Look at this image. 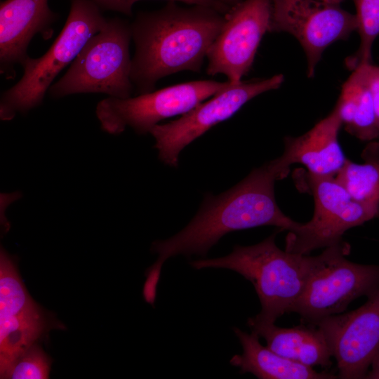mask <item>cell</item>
Wrapping results in <instances>:
<instances>
[{
  "label": "cell",
  "mask_w": 379,
  "mask_h": 379,
  "mask_svg": "<svg viewBox=\"0 0 379 379\" xmlns=\"http://www.w3.org/2000/svg\"><path fill=\"white\" fill-rule=\"evenodd\" d=\"M131 24L119 18L107 19L72 62L67 72L48 89L60 98L77 93H105L117 98H130L132 59L129 45Z\"/></svg>",
  "instance_id": "5"
},
{
  "label": "cell",
  "mask_w": 379,
  "mask_h": 379,
  "mask_svg": "<svg viewBox=\"0 0 379 379\" xmlns=\"http://www.w3.org/2000/svg\"><path fill=\"white\" fill-rule=\"evenodd\" d=\"M55 324L29 295L13 259L0 253V373Z\"/></svg>",
  "instance_id": "13"
},
{
  "label": "cell",
  "mask_w": 379,
  "mask_h": 379,
  "mask_svg": "<svg viewBox=\"0 0 379 379\" xmlns=\"http://www.w3.org/2000/svg\"><path fill=\"white\" fill-rule=\"evenodd\" d=\"M251 332L266 341V346L277 354L307 366L332 365V352L327 340L315 325L281 328L274 323L248 319Z\"/></svg>",
  "instance_id": "16"
},
{
  "label": "cell",
  "mask_w": 379,
  "mask_h": 379,
  "mask_svg": "<svg viewBox=\"0 0 379 379\" xmlns=\"http://www.w3.org/2000/svg\"><path fill=\"white\" fill-rule=\"evenodd\" d=\"M320 1L330 4H335V5H340V3H342L344 0H319Z\"/></svg>",
  "instance_id": "25"
},
{
  "label": "cell",
  "mask_w": 379,
  "mask_h": 379,
  "mask_svg": "<svg viewBox=\"0 0 379 379\" xmlns=\"http://www.w3.org/2000/svg\"><path fill=\"white\" fill-rule=\"evenodd\" d=\"M100 9L113 11L124 13L128 16L132 15L133 5L141 0H91ZM169 1H180L190 5H199L212 8L225 15L230 7L220 0H167Z\"/></svg>",
  "instance_id": "22"
},
{
  "label": "cell",
  "mask_w": 379,
  "mask_h": 379,
  "mask_svg": "<svg viewBox=\"0 0 379 379\" xmlns=\"http://www.w3.org/2000/svg\"><path fill=\"white\" fill-rule=\"evenodd\" d=\"M337 362V377L379 379V286L360 307L316 324Z\"/></svg>",
  "instance_id": "10"
},
{
  "label": "cell",
  "mask_w": 379,
  "mask_h": 379,
  "mask_svg": "<svg viewBox=\"0 0 379 379\" xmlns=\"http://www.w3.org/2000/svg\"><path fill=\"white\" fill-rule=\"evenodd\" d=\"M220 1L230 8L231 6H234L237 2H239L240 0H220Z\"/></svg>",
  "instance_id": "24"
},
{
  "label": "cell",
  "mask_w": 379,
  "mask_h": 379,
  "mask_svg": "<svg viewBox=\"0 0 379 379\" xmlns=\"http://www.w3.org/2000/svg\"><path fill=\"white\" fill-rule=\"evenodd\" d=\"M356 7L360 45L356 54L348 60L353 69L360 64L372 62V46L379 35V0H352Z\"/></svg>",
  "instance_id": "20"
},
{
  "label": "cell",
  "mask_w": 379,
  "mask_h": 379,
  "mask_svg": "<svg viewBox=\"0 0 379 379\" xmlns=\"http://www.w3.org/2000/svg\"><path fill=\"white\" fill-rule=\"evenodd\" d=\"M357 29L356 15L319 0H272L270 32L292 34L302 46L312 77L324 51Z\"/></svg>",
  "instance_id": "11"
},
{
  "label": "cell",
  "mask_w": 379,
  "mask_h": 379,
  "mask_svg": "<svg viewBox=\"0 0 379 379\" xmlns=\"http://www.w3.org/2000/svg\"><path fill=\"white\" fill-rule=\"evenodd\" d=\"M289 168L279 157L253 169L244 180L218 196L207 194L197 214L178 234L153 242L157 261L145 272L144 288L157 291L161 267L171 257L206 255L226 234L259 226L272 225L291 231L300 222L286 215L277 204L274 184L285 178Z\"/></svg>",
  "instance_id": "1"
},
{
  "label": "cell",
  "mask_w": 379,
  "mask_h": 379,
  "mask_svg": "<svg viewBox=\"0 0 379 379\" xmlns=\"http://www.w3.org/2000/svg\"><path fill=\"white\" fill-rule=\"evenodd\" d=\"M282 74L270 78L231 83L226 88L201 102L176 120L157 124L149 131L155 140L160 160L176 167L180 152L215 125L233 116L254 97L279 88Z\"/></svg>",
  "instance_id": "9"
},
{
  "label": "cell",
  "mask_w": 379,
  "mask_h": 379,
  "mask_svg": "<svg viewBox=\"0 0 379 379\" xmlns=\"http://www.w3.org/2000/svg\"><path fill=\"white\" fill-rule=\"evenodd\" d=\"M107 20L91 0H71L66 22L55 41L41 57L29 56L22 64L23 74L4 91L0 100V118L10 121L39 106L57 75L79 55L88 39Z\"/></svg>",
  "instance_id": "4"
},
{
  "label": "cell",
  "mask_w": 379,
  "mask_h": 379,
  "mask_svg": "<svg viewBox=\"0 0 379 379\" xmlns=\"http://www.w3.org/2000/svg\"><path fill=\"white\" fill-rule=\"evenodd\" d=\"M52 363L41 347L35 343L17 356L0 373L1 378L9 379H46L49 378Z\"/></svg>",
  "instance_id": "21"
},
{
  "label": "cell",
  "mask_w": 379,
  "mask_h": 379,
  "mask_svg": "<svg viewBox=\"0 0 379 379\" xmlns=\"http://www.w3.org/2000/svg\"><path fill=\"white\" fill-rule=\"evenodd\" d=\"M231 83L192 81L133 98L108 97L98 102L96 115L102 130L109 134H120L127 126L146 134L160 121L190 112Z\"/></svg>",
  "instance_id": "8"
},
{
  "label": "cell",
  "mask_w": 379,
  "mask_h": 379,
  "mask_svg": "<svg viewBox=\"0 0 379 379\" xmlns=\"http://www.w3.org/2000/svg\"><path fill=\"white\" fill-rule=\"evenodd\" d=\"M342 121L335 107L310 131L298 137L284 139L280 158L288 168L294 164L305 166L308 173L335 177L347 161L338 142Z\"/></svg>",
  "instance_id": "15"
},
{
  "label": "cell",
  "mask_w": 379,
  "mask_h": 379,
  "mask_svg": "<svg viewBox=\"0 0 379 379\" xmlns=\"http://www.w3.org/2000/svg\"><path fill=\"white\" fill-rule=\"evenodd\" d=\"M350 248L343 241L310 255L305 285L293 310L306 324L342 313L352 301L368 297L379 286V265L348 260Z\"/></svg>",
  "instance_id": "6"
},
{
  "label": "cell",
  "mask_w": 379,
  "mask_h": 379,
  "mask_svg": "<svg viewBox=\"0 0 379 379\" xmlns=\"http://www.w3.org/2000/svg\"><path fill=\"white\" fill-rule=\"evenodd\" d=\"M233 331L243 348L241 354H235L230 364L239 368L241 373H251L260 379H333L337 375L317 372L311 366L285 358L262 345L259 336L238 328Z\"/></svg>",
  "instance_id": "17"
},
{
  "label": "cell",
  "mask_w": 379,
  "mask_h": 379,
  "mask_svg": "<svg viewBox=\"0 0 379 379\" xmlns=\"http://www.w3.org/2000/svg\"><path fill=\"white\" fill-rule=\"evenodd\" d=\"M305 173L304 186L314 203L312 218L288 231L285 250L302 255L343 241L344 233L379 217V209L354 199L335 178Z\"/></svg>",
  "instance_id": "7"
},
{
  "label": "cell",
  "mask_w": 379,
  "mask_h": 379,
  "mask_svg": "<svg viewBox=\"0 0 379 379\" xmlns=\"http://www.w3.org/2000/svg\"><path fill=\"white\" fill-rule=\"evenodd\" d=\"M279 231L257 244L237 245L226 256L194 260L190 265L197 270L224 268L242 275L253 285L261 304L260 313L252 319L275 323L285 313L293 312L303 291L310 263L309 255L277 246Z\"/></svg>",
  "instance_id": "3"
},
{
  "label": "cell",
  "mask_w": 379,
  "mask_h": 379,
  "mask_svg": "<svg viewBox=\"0 0 379 379\" xmlns=\"http://www.w3.org/2000/svg\"><path fill=\"white\" fill-rule=\"evenodd\" d=\"M361 157V164L347 159L335 178L354 199L379 209V141L369 142Z\"/></svg>",
  "instance_id": "19"
},
{
  "label": "cell",
  "mask_w": 379,
  "mask_h": 379,
  "mask_svg": "<svg viewBox=\"0 0 379 379\" xmlns=\"http://www.w3.org/2000/svg\"><path fill=\"white\" fill-rule=\"evenodd\" d=\"M224 22L215 9L175 1L138 13L131 24L135 46L131 79L136 91L152 92L159 79L180 71L199 72Z\"/></svg>",
  "instance_id": "2"
},
{
  "label": "cell",
  "mask_w": 379,
  "mask_h": 379,
  "mask_svg": "<svg viewBox=\"0 0 379 379\" xmlns=\"http://www.w3.org/2000/svg\"><path fill=\"white\" fill-rule=\"evenodd\" d=\"M365 80L370 88L379 131V66L372 62L360 64Z\"/></svg>",
  "instance_id": "23"
},
{
  "label": "cell",
  "mask_w": 379,
  "mask_h": 379,
  "mask_svg": "<svg viewBox=\"0 0 379 379\" xmlns=\"http://www.w3.org/2000/svg\"><path fill=\"white\" fill-rule=\"evenodd\" d=\"M224 16L207 53L206 73L222 74L235 84L249 72L262 36L270 32L272 0H240Z\"/></svg>",
  "instance_id": "12"
},
{
  "label": "cell",
  "mask_w": 379,
  "mask_h": 379,
  "mask_svg": "<svg viewBox=\"0 0 379 379\" xmlns=\"http://www.w3.org/2000/svg\"><path fill=\"white\" fill-rule=\"evenodd\" d=\"M57 15L48 0H4L0 6V72L7 79L15 77V66L28 57L27 50L37 34L51 38Z\"/></svg>",
  "instance_id": "14"
},
{
  "label": "cell",
  "mask_w": 379,
  "mask_h": 379,
  "mask_svg": "<svg viewBox=\"0 0 379 379\" xmlns=\"http://www.w3.org/2000/svg\"><path fill=\"white\" fill-rule=\"evenodd\" d=\"M335 107L342 125L361 141L379 140V131L370 88L360 66L343 84Z\"/></svg>",
  "instance_id": "18"
}]
</instances>
